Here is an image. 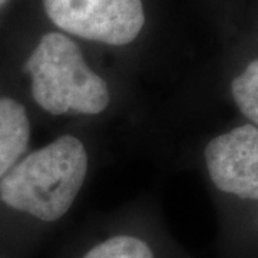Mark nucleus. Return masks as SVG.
I'll use <instances>...</instances> for the list:
<instances>
[{"label":"nucleus","mask_w":258,"mask_h":258,"mask_svg":"<svg viewBox=\"0 0 258 258\" xmlns=\"http://www.w3.org/2000/svg\"><path fill=\"white\" fill-rule=\"evenodd\" d=\"M79 258H161L152 241L129 231L108 234L82 251Z\"/></svg>","instance_id":"nucleus-6"},{"label":"nucleus","mask_w":258,"mask_h":258,"mask_svg":"<svg viewBox=\"0 0 258 258\" xmlns=\"http://www.w3.org/2000/svg\"><path fill=\"white\" fill-rule=\"evenodd\" d=\"M231 93L235 105L252 125L258 126V59L249 62L247 68L231 83Z\"/></svg>","instance_id":"nucleus-7"},{"label":"nucleus","mask_w":258,"mask_h":258,"mask_svg":"<svg viewBox=\"0 0 258 258\" xmlns=\"http://www.w3.org/2000/svg\"><path fill=\"white\" fill-rule=\"evenodd\" d=\"M0 258H5V257H3V255H2V254H0Z\"/></svg>","instance_id":"nucleus-9"},{"label":"nucleus","mask_w":258,"mask_h":258,"mask_svg":"<svg viewBox=\"0 0 258 258\" xmlns=\"http://www.w3.org/2000/svg\"><path fill=\"white\" fill-rule=\"evenodd\" d=\"M8 2H9V0H0V8H3Z\"/></svg>","instance_id":"nucleus-8"},{"label":"nucleus","mask_w":258,"mask_h":258,"mask_svg":"<svg viewBox=\"0 0 258 258\" xmlns=\"http://www.w3.org/2000/svg\"><path fill=\"white\" fill-rule=\"evenodd\" d=\"M43 8L60 30L111 46L129 45L145 25L142 0H43Z\"/></svg>","instance_id":"nucleus-3"},{"label":"nucleus","mask_w":258,"mask_h":258,"mask_svg":"<svg viewBox=\"0 0 258 258\" xmlns=\"http://www.w3.org/2000/svg\"><path fill=\"white\" fill-rule=\"evenodd\" d=\"M212 184L241 200H258V126L241 125L215 137L204 151Z\"/></svg>","instance_id":"nucleus-4"},{"label":"nucleus","mask_w":258,"mask_h":258,"mask_svg":"<svg viewBox=\"0 0 258 258\" xmlns=\"http://www.w3.org/2000/svg\"><path fill=\"white\" fill-rule=\"evenodd\" d=\"M30 120L26 108L12 96H0V181L26 155Z\"/></svg>","instance_id":"nucleus-5"},{"label":"nucleus","mask_w":258,"mask_h":258,"mask_svg":"<svg viewBox=\"0 0 258 258\" xmlns=\"http://www.w3.org/2000/svg\"><path fill=\"white\" fill-rule=\"evenodd\" d=\"M81 139L63 135L23 155L0 181V207L39 224H53L72 208L88 174Z\"/></svg>","instance_id":"nucleus-1"},{"label":"nucleus","mask_w":258,"mask_h":258,"mask_svg":"<svg viewBox=\"0 0 258 258\" xmlns=\"http://www.w3.org/2000/svg\"><path fill=\"white\" fill-rule=\"evenodd\" d=\"M23 68L30 78L32 98L45 112L98 115L109 106L108 83L63 33L50 32L40 37Z\"/></svg>","instance_id":"nucleus-2"}]
</instances>
